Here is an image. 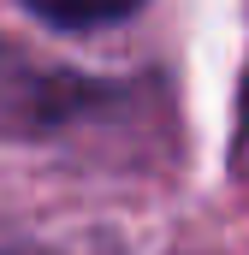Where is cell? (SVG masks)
Segmentation results:
<instances>
[{
    "label": "cell",
    "mask_w": 249,
    "mask_h": 255,
    "mask_svg": "<svg viewBox=\"0 0 249 255\" xmlns=\"http://www.w3.org/2000/svg\"><path fill=\"white\" fill-rule=\"evenodd\" d=\"M238 166H249V71H244V101H238Z\"/></svg>",
    "instance_id": "6da1fadb"
}]
</instances>
